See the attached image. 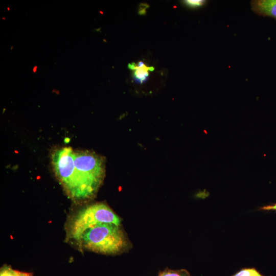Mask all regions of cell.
I'll return each mask as SVG.
<instances>
[{
  "label": "cell",
  "mask_w": 276,
  "mask_h": 276,
  "mask_svg": "<svg viewBox=\"0 0 276 276\" xmlns=\"http://www.w3.org/2000/svg\"><path fill=\"white\" fill-rule=\"evenodd\" d=\"M53 169L67 195L75 201L94 197L105 176L104 158L88 150L74 151L59 156Z\"/></svg>",
  "instance_id": "6da1fadb"
},
{
  "label": "cell",
  "mask_w": 276,
  "mask_h": 276,
  "mask_svg": "<svg viewBox=\"0 0 276 276\" xmlns=\"http://www.w3.org/2000/svg\"><path fill=\"white\" fill-rule=\"evenodd\" d=\"M78 244L83 248L104 255H116L125 250L128 244L120 225L102 223L85 231Z\"/></svg>",
  "instance_id": "7a4b0ae2"
},
{
  "label": "cell",
  "mask_w": 276,
  "mask_h": 276,
  "mask_svg": "<svg viewBox=\"0 0 276 276\" xmlns=\"http://www.w3.org/2000/svg\"><path fill=\"white\" fill-rule=\"evenodd\" d=\"M102 223L120 225L121 219L105 204L99 203L87 206L77 212L69 221L67 237L77 242L85 231Z\"/></svg>",
  "instance_id": "3957f363"
},
{
  "label": "cell",
  "mask_w": 276,
  "mask_h": 276,
  "mask_svg": "<svg viewBox=\"0 0 276 276\" xmlns=\"http://www.w3.org/2000/svg\"><path fill=\"white\" fill-rule=\"evenodd\" d=\"M251 4L257 13L276 18V0L254 1Z\"/></svg>",
  "instance_id": "277c9868"
},
{
  "label": "cell",
  "mask_w": 276,
  "mask_h": 276,
  "mask_svg": "<svg viewBox=\"0 0 276 276\" xmlns=\"http://www.w3.org/2000/svg\"><path fill=\"white\" fill-rule=\"evenodd\" d=\"M128 67L133 71V80L138 84L146 82L149 77V71H153L154 69L152 66H147L142 61H139L137 63H129Z\"/></svg>",
  "instance_id": "5b68a950"
},
{
  "label": "cell",
  "mask_w": 276,
  "mask_h": 276,
  "mask_svg": "<svg viewBox=\"0 0 276 276\" xmlns=\"http://www.w3.org/2000/svg\"><path fill=\"white\" fill-rule=\"evenodd\" d=\"M0 276H33L31 273L13 269L10 266L4 265L1 268Z\"/></svg>",
  "instance_id": "8992f818"
},
{
  "label": "cell",
  "mask_w": 276,
  "mask_h": 276,
  "mask_svg": "<svg viewBox=\"0 0 276 276\" xmlns=\"http://www.w3.org/2000/svg\"><path fill=\"white\" fill-rule=\"evenodd\" d=\"M158 276H191L189 272L185 269L172 270L167 269L161 271Z\"/></svg>",
  "instance_id": "52a82bcc"
},
{
  "label": "cell",
  "mask_w": 276,
  "mask_h": 276,
  "mask_svg": "<svg viewBox=\"0 0 276 276\" xmlns=\"http://www.w3.org/2000/svg\"><path fill=\"white\" fill-rule=\"evenodd\" d=\"M232 276H263L254 268H244Z\"/></svg>",
  "instance_id": "ba28073f"
},
{
  "label": "cell",
  "mask_w": 276,
  "mask_h": 276,
  "mask_svg": "<svg viewBox=\"0 0 276 276\" xmlns=\"http://www.w3.org/2000/svg\"><path fill=\"white\" fill-rule=\"evenodd\" d=\"M184 2L189 6L195 7L202 6L204 1L202 0H187L185 1Z\"/></svg>",
  "instance_id": "9c48e42d"
},
{
  "label": "cell",
  "mask_w": 276,
  "mask_h": 276,
  "mask_svg": "<svg viewBox=\"0 0 276 276\" xmlns=\"http://www.w3.org/2000/svg\"><path fill=\"white\" fill-rule=\"evenodd\" d=\"M260 210L264 211H274L276 212V203L263 206L261 207Z\"/></svg>",
  "instance_id": "30bf717a"
},
{
  "label": "cell",
  "mask_w": 276,
  "mask_h": 276,
  "mask_svg": "<svg viewBox=\"0 0 276 276\" xmlns=\"http://www.w3.org/2000/svg\"><path fill=\"white\" fill-rule=\"evenodd\" d=\"M37 70V66L35 65L33 67L32 72H33V73H35L36 72Z\"/></svg>",
  "instance_id": "8fae6325"
},
{
  "label": "cell",
  "mask_w": 276,
  "mask_h": 276,
  "mask_svg": "<svg viewBox=\"0 0 276 276\" xmlns=\"http://www.w3.org/2000/svg\"><path fill=\"white\" fill-rule=\"evenodd\" d=\"M7 9V10H8V11H10V8H9V7H8Z\"/></svg>",
  "instance_id": "7c38bea8"
},
{
  "label": "cell",
  "mask_w": 276,
  "mask_h": 276,
  "mask_svg": "<svg viewBox=\"0 0 276 276\" xmlns=\"http://www.w3.org/2000/svg\"><path fill=\"white\" fill-rule=\"evenodd\" d=\"M2 19H3V20H6V18L5 17H3L2 18Z\"/></svg>",
  "instance_id": "4fadbf2b"
},
{
  "label": "cell",
  "mask_w": 276,
  "mask_h": 276,
  "mask_svg": "<svg viewBox=\"0 0 276 276\" xmlns=\"http://www.w3.org/2000/svg\"><path fill=\"white\" fill-rule=\"evenodd\" d=\"M13 48V46H11V48H10V50H12Z\"/></svg>",
  "instance_id": "5bb4252c"
}]
</instances>
